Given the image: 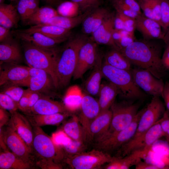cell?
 Here are the masks:
<instances>
[{
  "instance_id": "680465c9",
  "label": "cell",
  "mask_w": 169,
  "mask_h": 169,
  "mask_svg": "<svg viewBox=\"0 0 169 169\" xmlns=\"http://www.w3.org/2000/svg\"><path fill=\"white\" fill-rule=\"evenodd\" d=\"M161 60L164 68L169 70V49H166L162 56Z\"/></svg>"
},
{
  "instance_id": "e575fe53",
  "label": "cell",
  "mask_w": 169,
  "mask_h": 169,
  "mask_svg": "<svg viewBox=\"0 0 169 169\" xmlns=\"http://www.w3.org/2000/svg\"><path fill=\"white\" fill-rule=\"evenodd\" d=\"M104 62L116 68L131 71V64L119 49L113 48L104 56Z\"/></svg>"
},
{
  "instance_id": "db71d44e",
  "label": "cell",
  "mask_w": 169,
  "mask_h": 169,
  "mask_svg": "<svg viewBox=\"0 0 169 169\" xmlns=\"http://www.w3.org/2000/svg\"><path fill=\"white\" fill-rule=\"evenodd\" d=\"M13 35L10 28L0 25V42L5 41L13 37Z\"/></svg>"
},
{
  "instance_id": "4316f807",
  "label": "cell",
  "mask_w": 169,
  "mask_h": 169,
  "mask_svg": "<svg viewBox=\"0 0 169 169\" xmlns=\"http://www.w3.org/2000/svg\"><path fill=\"white\" fill-rule=\"evenodd\" d=\"M148 155L146 152L137 151L120 158H115L107 163L104 168L105 169H128L135 165L141 159Z\"/></svg>"
},
{
  "instance_id": "ba28073f",
  "label": "cell",
  "mask_w": 169,
  "mask_h": 169,
  "mask_svg": "<svg viewBox=\"0 0 169 169\" xmlns=\"http://www.w3.org/2000/svg\"><path fill=\"white\" fill-rule=\"evenodd\" d=\"M164 133L160 124V120L155 123L142 136L133 141H130L122 146L116 152L115 157L120 158L137 151L148 154L153 145Z\"/></svg>"
},
{
  "instance_id": "f907efd6",
  "label": "cell",
  "mask_w": 169,
  "mask_h": 169,
  "mask_svg": "<svg viewBox=\"0 0 169 169\" xmlns=\"http://www.w3.org/2000/svg\"><path fill=\"white\" fill-rule=\"evenodd\" d=\"M42 95L40 93L31 91L29 97V100L28 109L26 115L28 114L34 105L35 104Z\"/></svg>"
},
{
  "instance_id": "11a10c76",
  "label": "cell",
  "mask_w": 169,
  "mask_h": 169,
  "mask_svg": "<svg viewBox=\"0 0 169 169\" xmlns=\"http://www.w3.org/2000/svg\"><path fill=\"white\" fill-rule=\"evenodd\" d=\"M161 96L164 100L166 111L169 113V83L165 84Z\"/></svg>"
},
{
  "instance_id": "6f0895ef",
  "label": "cell",
  "mask_w": 169,
  "mask_h": 169,
  "mask_svg": "<svg viewBox=\"0 0 169 169\" xmlns=\"http://www.w3.org/2000/svg\"><path fill=\"white\" fill-rule=\"evenodd\" d=\"M116 12L121 13L129 17L136 19L139 15L141 14L131 9L124 10L116 11Z\"/></svg>"
},
{
  "instance_id": "bcb514c9",
  "label": "cell",
  "mask_w": 169,
  "mask_h": 169,
  "mask_svg": "<svg viewBox=\"0 0 169 169\" xmlns=\"http://www.w3.org/2000/svg\"><path fill=\"white\" fill-rule=\"evenodd\" d=\"M122 19L124 25V30L133 33L136 29V19L126 16L124 14L117 12Z\"/></svg>"
},
{
  "instance_id": "ac0fdd59",
  "label": "cell",
  "mask_w": 169,
  "mask_h": 169,
  "mask_svg": "<svg viewBox=\"0 0 169 169\" xmlns=\"http://www.w3.org/2000/svg\"><path fill=\"white\" fill-rule=\"evenodd\" d=\"M79 111L78 116L87 137L90 125L100 111L98 101L91 95L84 93Z\"/></svg>"
},
{
  "instance_id": "8992f818",
  "label": "cell",
  "mask_w": 169,
  "mask_h": 169,
  "mask_svg": "<svg viewBox=\"0 0 169 169\" xmlns=\"http://www.w3.org/2000/svg\"><path fill=\"white\" fill-rule=\"evenodd\" d=\"M139 107V104L132 101L124 100L119 102H115L110 108L112 118L109 129L98 141L129 126L136 115Z\"/></svg>"
},
{
  "instance_id": "ab89813d",
  "label": "cell",
  "mask_w": 169,
  "mask_h": 169,
  "mask_svg": "<svg viewBox=\"0 0 169 169\" xmlns=\"http://www.w3.org/2000/svg\"><path fill=\"white\" fill-rule=\"evenodd\" d=\"M113 4L116 11L131 9L141 14L139 4L136 0H122Z\"/></svg>"
},
{
  "instance_id": "6125c7cd",
  "label": "cell",
  "mask_w": 169,
  "mask_h": 169,
  "mask_svg": "<svg viewBox=\"0 0 169 169\" xmlns=\"http://www.w3.org/2000/svg\"><path fill=\"white\" fill-rule=\"evenodd\" d=\"M111 0L112 1V3H113L116 2H118L119 1L122 0Z\"/></svg>"
},
{
  "instance_id": "f546056e",
  "label": "cell",
  "mask_w": 169,
  "mask_h": 169,
  "mask_svg": "<svg viewBox=\"0 0 169 169\" xmlns=\"http://www.w3.org/2000/svg\"><path fill=\"white\" fill-rule=\"evenodd\" d=\"M35 166L23 160L8 150L0 152V169H34Z\"/></svg>"
},
{
  "instance_id": "7c38bea8",
  "label": "cell",
  "mask_w": 169,
  "mask_h": 169,
  "mask_svg": "<svg viewBox=\"0 0 169 169\" xmlns=\"http://www.w3.org/2000/svg\"><path fill=\"white\" fill-rule=\"evenodd\" d=\"M131 72L136 84L142 90L153 96H161L165 84L162 79L148 70L137 67L131 69Z\"/></svg>"
},
{
  "instance_id": "be15d7a7",
  "label": "cell",
  "mask_w": 169,
  "mask_h": 169,
  "mask_svg": "<svg viewBox=\"0 0 169 169\" xmlns=\"http://www.w3.org/2000/svg\"><path fill=\"white\" fill-rule=\"evenodd\" d=\"M5 0H0V4L4 3Z\"/></svg>"
},
{
  "instance_id": "603a6c76",
  "label": "cell",
  "mask_w": 169,
  "mask_h": 169,
  "mask_svg": "<svg viewBox=\"0 0 169 169\" xmlns=\"http://www.w3.org/2000/svg\"><path fill=\"white\" fill-rule=\"evenodd\" d=\"M21 58L19 45L13 37L0 43L1 62L8 64H17L21 61Z\"/></svg>"
},
{
  "instance_id": "681fc988",
  "label": "cell",
  "mask_w": 169,
  "mask_h": 169,
  "mask_svg": "<svg viewBox=\"0 0 169 169\" xmlns=\"http://www.w3.org/2000/svg\"><path fill=\"white\" fill-rule=\"evenodd\" d=\"M153 9L156 21L161 26L160 0H148Z\"/></svg>"
},
{
  "instance_id": "03108f58",
  "label": "cell",
  "mask_w": 169,
  "mask_h": 169,
  "mask_svg": "<svg viewBox=\"0 0 169 169\" xmlns=\"http://www.w3.org/2000/svg\"><path fill=\"white\" fill-rule=\"evenodd\" d=\"M166 140L168 141L169 142V138L166 139Z\"/></svg>"
},
{
  "instance_id": "94428289",
  "label": "cell",
  "mask_w": 169,
  "mask_h": 169,
  "mask_svg": "<svg viewBox=\"0 0 169 169\" xmlns=\"http://www.w3.org/2000/svg\"><path fill=\"white\" fill-rule=\"evenodd\" d=\"M163 39L166 45V49H169V29L165 33Z\"/></svg>"
},
{
  "instance_id": "003e7915",
  "label": "cell",
  "mask_w": 169,
  "mask_h": 169,
  "mask_svg": "<svg viewBox=\"0 0 169 169\" xmlns=\"http://www.w3.org/2000/svg\"><path fill=\"white\" fill-rule=\"evenodd\" d=\"M168 1H169V0H168Z\"/></svg>"
},
{
  "instance_id": "91938a15",
  "label": "cell",
  "mask_w": 169,
  "mask_h": 169,
  "mask_svg": "<svg viewBox=\"0 0 169 169\" xmlns=\"http://www.w3.org/2000/svg\"><path fill=\"white\" fill-rule=\"evenodd\" d=\"M48 5L54 6L58 5L60 3L61 0H42Z\"/></svg>"
},
{
  "instance_id": "60d3db41",
  "label": "cell",
  "mask_w": 169,
  "mask_h": 169,
  "mask_svg": "<svg viewBox=\"0 0 169 169\" xmlns=\"http://www.w3.org/2000/svg\"><path fill=\"white\" fill-rule=\"evenodd\" d=\"M20 86L13 84L5 85L1 92L8 95L18 104L25 90Z\"/></svg>"
},
{
  "instance_id": "ffe728a7",
  "label": "cell",
  "mask_w": 169,
  "mask_h": 169,
  "mask_svg": "<svg viewBox=\"0 0 169 169\" xmlns=\"http://www.w3.org/2000/svg\"><path fill=\"white\" fill-rule=\"evenodd\" d=\"M136 29L142 34L144 39L163 38L164 33L160 24L156 21L142 14L136 19Z\"/></svg>"
},
{
  "instance_id": "f5cc1de1",
  "label": "cell",
  "mask_w": 169,
  "mask_h": 169,
  "mask_svg": "<svg viewBox=\"0 0 169 169\" xmlns=\"http://www.w3.org/2000/svg\"><path fill=\"white\" fill-rule=\"evenodd\" d=\"M10 114L7 110L0 107V128H1L9 122Z\"/></svg>"
},
{
  "instance_id": "f35d334b",
  "label": "cell",
  "mask_w": 169,
  "mask_h": 169,
  "mask_svg": "<svg viewBox=\"0 0 169 169\" xmlns=\"http://www.w3.org/2000/svg\"><path fill=\"white\" fill-rule=\"evenodd\" d=\"M80 10L78 5L71 1L61 2L58 5L56 11L59 15L63 16L73 17L78 14Z\"/></svg>"
},
{
  "instance_id": "83f0119b",
  "label": "cell",
  "mask_w": 169,
  "mask_h": 169,
  "mask_svg": "<svg viewBox=\"0 0 169 169\" xmlns=\"http://www.w3.org/2000/svg\"><path fill=\"white\" fill-rule=\"evenodd\" d=\"M84 93L80 87L74 85L69 87L63 98V103L72 114L80 110Z\"/></svg>"
},
{
  "instance_id": "cb8c5ba5",
  "label": "cell",
  "mask_w": 169,
  "mask_h": 169,
  "mask_svg": "<svg viewBox=\"0 0 169 169\" xmlns=\"http://www.w3.org/2000/svg\"><path fill=\"white\" fill-rule=\"evenodd\" d=\"M111 13L104 8L98 7L93 9L82 23V30L84 34H92Z\"/></svg>"
},
{
  "instance_id": "f6af8a7d",
  "label": "cell",
  "mask_w": 169,
  "mask_h": 169,
  "mask_svg": "<svg viewBox=\"0 0 169 169\" xmlns=\"http://www.w3.org/2000/svg\"><path fill=\"white\" fill-rule=\"evenodd\" d=\"M138 2L141 9L143 11L144 15L147 18L156 21V17L153 9L148 1V0H138Z\"/></svg>"
},
{
  "instance_id": "52a82bcc",
  "label": "cell",
  "mask_w": 169,
  "mask_h": 169,
  "mask_svg": "<svg viewBox=\"0 0 169 169\" xmlns=\"http://www.w3.org/2000/svg\"><path fill=\"white\" fill-rule=\"evenodd\" d=\"M115 157L102 151L94 148L65 158L63 162L74 169H100Z\"/></svg>"
},
{
  "instance_id": "74e56055",
  "label": "cell",
  "mask_w": 169,
  "mask_h": 169,
  "mask_svg": "<svg viewBox=\"0 0 169 169\" xmlns=\"http://www.w3.org/2000/svg\"><path fill=\"white\" fill-rule=\"evenodd\" d=\"M88 144L73 140L67 136L60 146L63 149L65 157H70L86 151Z\"/></svg>"
},
{
  "instance_id": "d6986e66",
  "label": "cell",
  "mask_w": 169,
  "mask_h": 169,
  "mask_svg": "<svg viewBox=\"0 0 169 169\" xmlns=\"http://www.w3.org/2000/svg\"><path fill=\"white\" fill-rule=\"evenodd\" d=\"M10 115L8 123L32 149L33 133V126L29 120L26 116L17 111L11 113Z\"/></svg>"
},
{
  "instance_id": "9f6ffc18",
  "label": "cell",
  "mask_w": 169,
  "mask_h": 169,
  "mask_svg": "<svg viewBox=\"0 0 169 169\" xmlns=\"http://www.w3.org/2000/svg\"><path fill=\"white\" fill-rule=\"evenodd\" d=\"M114 28L117 30H124L123 21L119 14L116 13L114 20Z\"/></svg>"
},
{
  "instance_id": "7a4b0ae2",
  "label": "cell",
  "mask_w": 169,
  "mask_h": 169,
  "mask_svg": "<svg viewBox=\"0 0 169 169\" xmlns=\"http://www.w3.org/2000/svg\"><path fill=\"white\" fill-rule=\"evenodd\" d=\"M88 39L86 35L69 37L60 53L56 67L58 88L64 87L69 83L77 65L79 53Z\"/></svg>"
},
{
  "instance_id": "277c9868",
  "label": "cell",
  "mask_w": 169,
  "mask_h": 169,
  "mask_svg": "<svg viewBox=\"0 0 169 169\" xmlns=\"http://www.w3.org/2000/svg\"><path fill=\"white\" fill-rule=\"evenodd\" d=\"M103 77L117 88L118 94L124 100L133 101L145 95L136 84L131 71L113 67L103 62L102 65Z\"/></svg>"
},
{
  "instance_id": "7bdbcfd3",
  "label": "cell",
  "mask_w": 169,
  "mask_h": 169,
  "mask_svg": "<svg viewBox=\"0 0 169 169\" xmlns=\"http://www.w3.org/2000/svg\"><path fill=\"white\" fill-rule=\"evenodd\" d=\"M0 107L8 111L10 114L18 109L17 103L8 95L2 92L0 93Z\"/></svg>"
},
{
  "instance_id": "5b68a950",
  "label": "cell",
  "mask_w": 169,
  "mask_h": 169,
  "mask_svg": "<svg viewBox=\"0 0 169 169\" xmlns=\"http://www.w3.org/2000/svg\"><path fill=\"white\" fill-rule=\"evenodd\" d=\"M33 136L32 146L35 163L44 161L63 162L65 156L61 146L56 144L40 127L32 126Z\"/></svg>"
},
{
  "instance_id": "5bb4252c",
  "label": "cell",
  "mask_w": 169,
  "mask_h": 169,
  "mask_svg": "<svg viewBox=\"0 0 169 169\" xmlns=\"http://www.w3.org/2000/svg\"><path fill=\"white\" fill-rule=\"evenodd\" d=\"M8 64L7 67L0 70V86H25L29 76L30 67L18 64Z\"/></svg>"
},
{
  "instance_id": "4dcf8cb0",
  "label": "cell",
  "mask_w": 169,
  "mask_h": 169,
  "mask_svg": "<svg viewBox=\"0 0 169 169\" xmlns=\"http://www.w3.org/2000/svg\"><path fill=\"white\" fill-rule=\"evenodd\" d=\"M73 115L70 113H58L50 115L30 114L26 115V116L32 126L41 127L58 125L64 122L67 118Z\"/></svg>"
},
{
  "instance_id": "7402d4cb",
  "label": "cell",
  "mask_w": 169,
  "mask_h": 169,
  "mask_svg": "<svg viewBox=\"0 0 169 169\" xmlns=\"http://www.w3.org/2000/svg\"><path fill=\"white\" fill-rule=\"evenodd\" d=\"M58 113H70L63 103L42 95L27 115H50Z\"/></svg>"
},
{
  "instance_id": "ee69618b",
  "label": "cell",
  "mask_w": 169,
  "mask_h": 169,
  "mask_svg": "<svg viewBox=\"0 0 169 169\" xmlns=\"http://www.w3.org/2000/svg\"><path fill=\"white\" fill-rule=\"evenodd\" d=\"M77 4L84 12L98 8L102 0H69Z\"/></svg>"
},
{
  "instance_id": "9c48e42d",
  "label": "cell",
  "mask_w": 169,
  "mask_h": 169,
  "mask_svg": "<svg viewBox=\"0 0 169 169\" xmlns=\"http://www.w3.org/2000/svg\"><path fill=\"white\" fill-rule=\"evenodd\" d=\"M144 109L145 108H143L138 111L133 121L125 129L100 141L93 143L94 148L110 155L112 152H116L134 136L139 120Z\"/></svg>"
},
{
  "instance_id": "484cf974",
  "label": "cell",
  "mask_w": 169,
  "mask_h": 169,
  "mask_svg": "<svg viewBox=\"0 0 169 169\" xmlns=\"http://www.w3.org/2000/svg\"><path fill=\"white\" fill-rule=\"evenodd\" d=\"M101 56L98 54L93 70L85 84V89L87 94L93 96L98 95L103 77Z\"/></svg>"
},
{
  "instance_id": "b9f144b4",
  "label": "cell",
  "mask_w": 169,
  "mask_h": 169,
  "mask_svg": "<svg viewBox=\"0 0 169 169\" xmlns=\"http://www.w3.org/2000/svg\"><path fill=\"white\" fill-rule=\"evenodd\" d=\"M161 26L165 33L169 29L168 0H160Z\"/></svg>"
},
{
  "instance_id": "e0dca14e",
  "label": "cell",
  "mask_w": 169,
  "mask_h": 169,
  "mask_svg": "<svg viewBox=\"0 0 169 169\" xmlns=\"http://www.w3.org/2000/svg\"><path fill=\"white\" fill-rule=\"evenodd\" d=\"M16 38L33 45L45 48H52L67 40L54 38L38 32H25L20 29L12 31Z\"/></svg>"
},
{
  "instance_id": "f1b7e54d",
  "label": "cell",
  "mask_w": 169,
  "mask_h": 169,
  "mask_svg": "<svg viewBox=\"0 0 169 169\" xmlns=\"http://www.w3.org/2000/svg\"><path fill=\"white\" fill-rule=\"evenodd\" d=\"M20 30L25 32H39L56 39L68 40L71 35L70 30L48 24L33 26L27 29Z\"/></svg>"
},
{
  "instance_id": "8fae6325",
  "label": "cell",
  "mask_w": 169,
  "mask_h": 169,
  "mask_svg": "<svg viewBox=\"0 0 169 169\" xmlns=\"http://www.w3.org/2000/svg\"><path fill=\"white\" fill-rule=\"evenodd\" d=\"M165 107L160 97L153 96L150 103L145 108L139 120L136 132L130 141L134 140L142 136L159 120L166 111Z\"/></svg>"
},
{
  "instance_id": "30bf717a",
  "label": "cell",
  "mask_w": 169,
  "mask_h": 169,
  "mask_svg": "<svg viewBox=\"0 0 169 169\" xmlns=\"http://www.w3.org/2000/svg\"><path fill=\"white\" fill-rule=\"evenodd\" d=\"M0 138L9 150L17 156L35 166V158L32 149L8 123L0 128Z\"/></svg>"
},
{
  "instance_id": "2e32d148",
  "label": "cell",
  "mask_w": 169,
  "mask_h": 169,
  "mask_svg": "<svg viewBox=\"0 0 169 169\" xmlns=\"http://www.w3.org/2000/svg\"><path fill=\"white\" fill-rule=\"evenodd\" d=\"M112 118L110 109L100 111L89 127L87 133L89 143L98 141L106 133L110 127Z\"/></svg>"
},
{
  "instance_id": "4fadbf2b",
  "label": "cell",
  "mask_w": 169,
  "mask_h": 169,
  "mask_svg": "<svg viewBox=\"0 0 169 169\" xmlns=\"http://www.w3.org/2000/svg\"><path fill=\"white\" fill-rule=\"evenodd\" d=\"M99 53L97 44L88 38L81 47L73 77L74 80L81 78L89 69L94 66Z\"/></svg>"
},
{
  "instance_id": "1f68e13d",
  "label": "cell",
  "mask_w": 169,
  "mask_h": 169,
  "mask_svg": "<svg viewBox=\"0 0 169 169\" xmlns=\"http://www.w3.org/2000/svg\"><path fill=\"white\" fill-rule=\"evenodd\" d=\"M118 94L117 88L111 82L109 81L101 83L98 100L100 111L110 109Z\"/></svg>"
},
{
  "instance_id": "7dc6e473",
  "label": "cell",
  "mask_w": 169,
  "mask_h": 169,
  "mask_svg": "<svg viewBox=\"0 0 169 169\" xmlns=\"http://www.w3.org/2000/svg\"><path fill=\"white\" fill-rule=\"evenodd\" d=\"M31 91L29 88L25 90L24 94L18 103V109L25 114L27 110Z\"/></svg>"
},
{
  "instance_id": "d6a6232c",
  "label": "cell",
  "mask_w": 169,
  "mask_h": 169,
  "mask_svg": "<svg viewBox=\"0 0 169 169\" xmlns=\"http://www.w3.org/2000/svg\"><path fill=\"white\" fill-rule=\"evenodd\" d=\"M92 10H88L82 14L73 17H66L58 15L51 18L43 24L52 25L70 30L82 23L87 16L91 13Z\"/></svg>"
},
{
  "instance_id": "816d5d0a",
  "label": "cell",
  "mask_w": 169,
  "mask_h": 169,
  "mask_svg": "<svg viewBox=\"0 0 169 169\" xmlns=\"http://www.w3.org/2000/svg\"><path fill=\"white\" fill-rule=\"evenodd\" d=\"M135 166L136 169H165L164 167L160 165L149 163L141 160Z\"/></svg>"
},
{
  "instance_id": "9a60e30c",
  "label": "cell",
  "mask_w": 169,
  "mask_h": 169,
  "mask_svg": "<svg viewBox=\"0 0 169 169\" xmlns=\"http://www.w3.org/2000/svg\"><path fill=\"white\" fill-rule=\"evenodd\" d=\"M25 86L32 91L41 94L48 93L53 87H55L53 79L49 73L43 69L31 67Z\"/></svg>"
},
{
  "instance_id": "8d00e7d4",
  "label": "cell",
  "mask_w": 169,
  "mask_h": 169,
  "mask_svg": "<svg viewBox=\"0 0 169 169\" xmlns=\"http://www.w3.org/2000/svg\"><path fill=\"white\" fill-rule=\"evenodd\" d=\"M39 0H18L16 6L20 19L24 23L39 8Z\"/></svg>"
},
{
  "instance_id": "3957f363",
  "label": "cell",
  "mask_w": 169,
  "mask_h": 169,
  "mask_svg": "<svg viewBox=\"0 0 169 169\" xmlns=\"http://www.w3.org/2000/svg\"><path fill=\"white\" fill-rule=\"evenodd\" d=\"M25 61L28 66L43 69L53 79L55 87L58 88L56 67L60 53L56 47L45 48L22 41Z\"/></svg>"
},
{
  "instance_id": "c3c4849f",
  "label": "cell",
  "mask_w": 169,
  "mask_h": 169,
  "mask_svg": "<svg viewBox=\"0 0 169 169\" xmlns=\"http://www.w3.org/2000/svg\"><path fill=\"white\" fill-rule=\"evenodd\" d=\"M160 124L166 139L169 138V113L166 111L163 116L160 120Z\"/></svg>"
},
{
  "instance_id": "e7e4bbea",
  "label": "cell",
  "mask_w": 169,
  "mask_h": 169,
  "mask_svg": "<svg viewBox=\"0 0 169 169\" xmlns=\"http://www.w3.org/2000/svg\"><path fill=\"white\" fill-rule=\"evenodd\" d=\"M11 2H14L15 1H17L18 0H10Z\"/></svg>"
},
{
  "instance_id": "d590c367",
  "label": "cell",
  "mask_w": 169,
  "mask_h": 169,
  "mask_svg": "<svg viewBox=\"0 0 169 169\" xmlns=\"http://www.w3.org/2000/svg\"><path fill=\"white\" fill-rule=\"evenodd\" d=\"M59 15L56 10L47 5L39 8L26 22L25 24L31 26L45 24L53 17Z\"/></svg>"
},
{
  "instance_id": "836d02e7",
  "label": "cell",
  "mask_w": 169,
  "mask_h": 169,
  "mask_svg": "<svg viewBox=\"0 0 169 169\" xmlns=\"http://www.w3.org/2000/svg\"><path fill=\"white\" fill-rule=\"evenodd\" d=\"M20 19L16 7L11 4H0V25L10 29L16 28Z\"/></svg>"
},
{
  "instance_id": "d4e9b609",
  "label": "cell",
  "mask_w": 169,
  "mask_h": 169,
  "mask_svg": "<svg viewBox=\"0 0 169 169\" xmlns=\"http://www.w3.org/2000/svg\"><path fill=\"white\" fill-rule=\"evenodd\" d=\"M62 131L70 138L88 144L87 134L80 123L78 115L74 114L67 121L64 122Z\"/></svg>"
},
{
  "instance_id": "44dd1931",
  "label": "cell",
  "mask_w": 169,
  "mask_h": 169,
  "mask_svg": "<svg viewBox=\"0 0 169 169\" xmlns=\"http://www.w3.org/2000/svg\"><path fill=\"white\" fill-rule=\"evenodd\" d=\"M115 16L111 13L106 18L98 28L92 34L91 39L97 44L111 46L113 48L119 49L112 37L115 29Z\"/></svg>"
},
{
  "instance_id": "6da1fadb",
  "label": "cell",
  "mask_w": 169,
  "mask_h": 169,
  "mask_svg": "<svg viewBox=\"0 0 169 169\" xmlns=\"http://www.w3.org/2000/svg\"><path fill=\"white\" fill-rule=\"evenodd\" d=\"M131 64L162 79L166 69L162 62L160 46L150 40H135L120 50Z\"/></svg>"
}]
</instances>
